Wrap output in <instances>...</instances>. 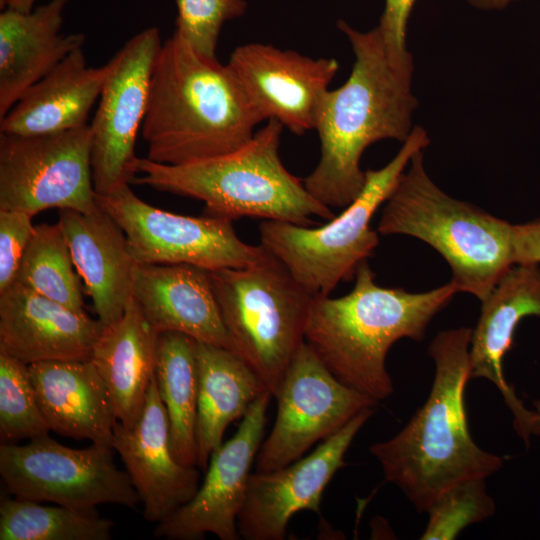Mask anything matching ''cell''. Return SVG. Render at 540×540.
I'll list each match as a JSON object with an SVG mask.
<instances>
[{
  "mask_svg": "<svg viewBox=\"0 0 540 540\" xmlns=\"http://www.w3.org/2000/svg\"><path fill=\"white\" fill-rule=\"evenodd\" d=\"M66 236L57 222L35 226L16 281L71 309L85 311L79 274Z\"/></svg>",
  "mask_w": 540,
  "mask_h": 540,
  "instance_id": "cell-29",
  "label": "cell"
},
{
  "mask_svg": "<svg viewBox=\"0 0 540 540\" xmlns=\"http://www.w3.org/2000/svg\"><path fill=\"white\" fill-rule=\"evenodd\" d=\"M158 334L132 296L123 316L104 327L93 348L90 360L109 391L117 421L124 426L135 424L144 409L155 378Z\"/></svg>",
  "mask_w": 540,
  "mask_h": 540,
  "instance_id": "cell-25",
  "label": "cell"
},
{
  "mask_svg": "<svg viewBox=\"0 0 540 540\" xmlns=\"http://www.w3.org/2000/svg\"><path fill=\"white\" fill-rule=\"evenodd\" d=\"M133 298L157 333L179 332L232 351L210 271L191 264H140Z\"/></svg>",
  "mask_w": 540,
  "mask_h": 540,
  "instance_id": "cell-20",
  "label": "cell"
},
{
  "mask_svg": "<svg viewBox=\"0 0 540 540\" xmlns=\"http://www.w3.org/2000/svg\"><path fill=\"white\" fill-rule=\"evenodd\" d=\"M232 351L276 398L305 341L313 296L271 254L247 268L210 271Z\"/></svg>",
  "mask_w": 540,
  "mask_h": 540,
  "instance_id": "cell-8",
  "label": "cell"
},
{
  "mask_svg": "<svg viewBox=\"0 0 540 540\" xmlns=\"http://www.w3.org/2000/svg\"><path fill=\"white\" fill-rule=\"evenodd\" d=\"M113 447L92 443L67 447L48 434L25 445L0 446V475L14 497L77 509L118 504L134 509L140 502L130 477L113 460Z\"/></svg>",
  "mask_w": 540,
  "mask_h": 540,
  "instance_id": "cell-9",
  "label": "cell"
},
{
  "mask_svg": "<svg viewBox=\"0 0 540 540\" xmlns=\"http://www.w3.org/2000/svg\"><path fill=\"white\" fill-rule=\"evenodd\" d=\"M195 352L197 467L206 470L212 453L222 445L226 428L243 417L255 399L268 390L233 351L196 341Z\"/></svg>",
  "mask_w": 540,
  "mask_h": 540,
  "instance_id": "cell-26",
  "label": "cell"
},
{
  "mask_svg": "<svg viewBox=\"0 0 540 540\" xmlns=\"http://www.w3.org/2000/svg\"><path fill=\"white\" fill-rule=\"evenodd\" d=\"M176 29L198 54L216 58V47L225 22L243 16L246 0H175Z\"/></svg>",
  "mask_w": 540,
  "mask_h": 540,
  "instance_id": "cell-32",
  "label": "cell"
},
{
  "mask_svg": "<svg viewBox=\"0 0 540 540\" xmlns=\"http://www.w3.org/2000/svg\"><path fill=\"white\" fill-rule=\"evenodd\" d=\"M422 540H451L468 525L481 522L495 512L485 479H473L450 488L433 503Z\"/></svg>",
  "mask_w": 540,
  "mask_h": 540,
  "instance_id": "cell-31",
  "label": "cell"
},
{
  "mask_svg": "<svg viewBox=\"0 0 540 540\" xmlns=\"http://www.w3.org/2000/svg\"><path fill=\"white\" fill-rule=\"evenodd\" d=\"M114 523L96 509L2 498L0 540H109Z\"/></svg>",
  "mask_w": 540,
  "mask_h": 540,
  "instance_id": "cell-28",
  "label": "cell"
},
{
  "mask_svg": "<svg viewBox=\"0 0 540 540\" xmlns=\"http://www.w3.org/2000/svg\"><path fill=\"white\" fill-rule=\"evenodd\" d=\"M162 46L159 29L145 28L106 63L107 75L91 128V169L97 195L133 183L136 137L145 118L151 77Z\"/></svg>",
  "mask_w": 540,
  "mask_h": 540,
  "instance_id": "cell-12",
  "label": "cell"
},
{
  "mask_svg": "<svg viewBox=\"0 0 540 540\" xmlns=\"http://www.w3.org/2000/svg\"><path fill=\"white\" fill-rule=\"evenodd\" d=\"M267 121L249 142L229 153L179 165L139 158L141 176L133 183L201 200L204 215L230 221L254 217L311 227L315 217L333 219L332 209L285 168L279 155L284 127Z\"/></svg>",
  "mask_w": 540,
  "mask_h": 540,
  "instance_id": "cell-5",
  "label": "cell"
},
{
  "mask_svg": "<svg viewBox=\"0 0 540 540\" xmlns=\"http://www.w3.org/2000/svg\"><path fill=\"white\" fill-rule=\"evenodd\" d=\"M196 340L179 332L158 334L155 378L169 421L176 460L197 466L196 420L198 373Z\"/></svg>",
  "mask_w": 540,
  "mask_h": 540,
  "instance_id": "cell-27",
  "label": "cell"
},
{
  "mask_svg": "<svg viewBox=\"0 0 540 540\" xmlns=\"http://www.w3.org/2000/svg\"><path fill=\"white\" fill-rule=\"evenodd\" d=\"M107 70V64L89 66L83 48L73 51L32 85L0 119V132L31 136L87 125Z\"/></svg>",
  "mask_w": 540,
  "mask_h": 540,
  "instance_id": "cell-24",
  "label": "cell"
},
{
  "mask_svg": "<svg viewBox=\"0 0 540 540\" xmlns=\"http://www.w3.org/2000/svg\"><path fill=\"white\" fill-rule=\"evenodd\" d=\"M373 414L374 408L364 410L304 458L273 471L251 473L237 519L240 538L282 540L294 514L301 510L319 514L325 488L346 465L347 450Z\"/></svg>",
  "mask_w": 540,
  "mask_h": 540,
  "instance_id": "cell-15",
  "label": "cell"
},
{
  "mask_svg": "<svg viewBox=\"0 0 540 540\" xmlns=\"http://www.w3.org/2000/svg\"><path fill=\"white\" fill-rule=\"evenodd\" d=\"M227 65L263 120L274 119L295 135L315 129L323 96L339 70L334 58L264 43L238 46Z\"/></svg>",
  "mask_w": 540,
  "mask_h": 540,
  "instance_id": "cell-16",
  "label": "cell"
},
{
  "mask_svg": "<svg viewBox=\"0 0 540 540\" xmlns=\"http://www.w3.org/2000/svg\"><path fill=\"white\" fill-rule=\"evenodd\" d=\"M513 259L515 264L540 263V219L513 225Z\"/></svg>",
  "mask_w": 540,
  "mask_h": 540,
  "instance_id": "cell-35",
  "label": "cell"
},
{
  "mask_svg": "<svg viewBox=\"0 0 540 540\" xmlns=\"http://www.w3.org/2000/svg\"><path fill=\"white\" fill-rule=\"evenodd\" d=\"M104 327L17 281L0 292V351L28 365L89 360Z\"/></svg>",
  "mask_w": 540,
  "mask_h": 540,
  "instance_id": "cell-18",
  "label": "cell"
},
{
  "mask_svg": "<svg viewBox=\"0 0 540 540\" xmlns=\"http://www.w3.org/2000/svg\"><path fill=\"white\" fill-rule=\"evenodd\" d=\"M481 302V313L470 340V378H485L498 388L513 413L517 433L528 443L531 410L525 408L506 381L503 360L512 348L521 320L540 317L539 264L513 265Z\"/></svg>",
  "mask_w": 540,
  "mask_h": 540,
  "instance_id": "cell-19",
  "label": "cell"
},
{
  "mask_svg": "<svg viewBox=\"0 0 540 540\" xmlns=\"http://www.w3.org/2000/svg\"><path fill=\"white\" fill-rule=\"evenodd\" d=\"M112 446L143 504L146 521H164L198 491L200 474L196 466L179 463L172 453L168 416L156 378L135 424L124 426L116 422Z\"/></svg>",
  "mask_w": 540,
  "mask_h": 540,
  "instance_id": "cell-17",
  "label": "cell"
},
{
  "mask_svg": "<svg viewBox=\"0 0 540 540\" xmlns=\"http://www.w3.org/2000/svg\"><path fill=\"white\" fill-rule=\"evenodd\" d=\"M534 410H531L528 430L529 434L540 435V400L534 401Z\"/></svg>",
  "mask_w": 540,
  "mask_h": 540,
  "instance_id": "cell-38",
  "label": "cell"
},
{
  "mask_svg": "<svg viewBox=\"0 0 540 540\" xmlns=\"http://www.w3.org/2000/svg\"><path fill=\"white\" fill-rule=\"evenodd\" d=\"M416 0H385V7L377 26L392 68L411 81L413 58L407 49L406 35L409 17Z\"/></svg>",
  "mask_w": 540,
  "mask_h": 540,
  "instance_id": "cell-33",
  "label": "cell"
},
{
  "mask_svg": "<svg viewBox=\"0 0 540 540\" xmlns=\"http://www.w3.org/2000/svg\"><path fill=\"white\" fill-rule=\"evenodd\" d=\"M96 200L122 228L140 264H191L212 271L247 268L271 255L262 244L243 242L230 220L156 208L141 200L129 185L108 195L96 194Z\"/></svg>",
  "mask_w": 540,
  "mask_h": 540,
  "instance_id": "cell-10",
  "label": "cell"
},
{
  "mask_svg": "<svg viewBox=\"0 0 540 540\" xmlns=\"http://www.w3.org/2000/svg\"><path fill=\"white\" fill-rule=\"evenodd\" d=\"M50 431L29 372V365L0 351L1 444L33 439Z\"/></svg>",
  "mask_w": 540,
  "mask_h": 540,
  "instance_id": "cell-30",
  "label": "cell"
},
{
  "mask_svg": "<svg viewBox=\"0 0 540 540\" xmlns=\"http://www.w3.org/2000/svg\"><path fill=\"white\" fill-rule=\"evenodd\" d=\"M58 223L97 318L104 326L115 323L133 296L137 265L124 231L101 208L93 213L61 209Z\"/></svg>",
  "mask_w": 540,
  "mask_h": 540,
  "instance_id": "cell-21",
  "label": "cell"
},
{
  "mask_svg": "<svg viewBox=\"0 0 540 540\" xmlns=\"http://www.w3.org/2000/svg\"><path fill=\"white\" fill-rule=\"evenodd\" d=\"M516 1L520 0H468L470 5L482 10H501Z\"/></svg>",
  "mask_w": 540,
  "mask_h": 540,
  "instance_id": "cell-36",
  "label": "cell"
},
{
  "mask_svg": "<svg viewBox=\"0 0 540 540\" xmlns=\"http://www.w3.org/2000/svg\"><path fill=\"white\" fill-rule=\"evenodd\" d=\"M272 397L264 391L255 399L233 437L212 453L195 496L157 524L155 537L195 540L210 533L220 540L240 539L237 519L246 498L253 461L263 442Z\"/></svg>",
  "mask_w": 540,
  "mask_h": 540,
  "instance_id": "cell-14",
  "label": "cell"
},
{
  "mask_svg": "<svg viewBox=\"0 0 540 540\" xmlns=\"http://www.w3.org/2000/svg\"><path fill=\"white\" fill-rule=\"evenodd\" d=\"M457 292L451 282L422 293L382 287L364 261L351 292L313 297L305 341L341 383L379 402L394 391L385 364L390 347L405 337L422 340Z\"/></svg>",
  "mask_w": 540,
  "mask_h": 540,
  "instance_id": "cell-4",
  "label": "cell"
},
{
  "mask_svg": "<svg viewBox=\"0 0 540 540\" xmlns=\"http://www.w3.org/2000/svg\"><path fill=\"white\" fill-rule=\"evenodd\" d=\"M69 0H50L29 12L0 13V119L36 82L73 51L85 35L61 33Z\"/></svg>",
  "mask_w": 540,
  "mask_h": 540,
  "instance_id": "cell-22",
  "label": "cell"
},
{
  "mask_svg": "<svg viewBox=\"0 0 540 540\" xmlns=\"http://www.w3.org/2000/svg\"><path fill=\"white\" fill-rule=\"evenodd\" d=\"M513 225L452 198L428 176L423 151L410 160L385 202L377 231L403 234L433 247L449 264L458 292L483 301L514 265Z\"/></svg>",
  "mask_w": 540,
  "mask_h": 540,
  "instance_id": "cell-6",
  "label": "cell"
},
{
  "mask_svg": "<svg viewBox=\"0 0 540 540\" xmlns=\"http://www.w3.org/2000/svg\"><path fill=\"white\" fill-rule=\"evenodd\" d=\"M91 142L90 124L43 135L0 132V210L98 211Z\"/></svg>",
  "mask_w": 540,
  "mask_h": 540,
  "instance_id": "cell-11",
  "label": "cell"
},
{
  "mask_svg": "<svg viewBox=\"0 0 540 540\" xmlns=\"http://www.w3.org/2000/svg\"><path fill=\"white\" fill-rule=\"evenodd\" d=\"M263 118L236 76L177 34L160 48L141 133L149 160L179 165L232 152Z\"/></svg>",
  "mask_w": 540,
  "mask_h": 540,
  "instance_id": "cell-3",
  "label": "cell"
},
{
  "mask_svg": "<svg viewBox=\"0 0 540 540\" xmlns=\"http://www.w3.org/2000/svg\"><path fill=\"white\" fill-rule=\"evenodd\" d=\"M32 216L0 210V292L16 281L23 254L33 235Z\"/></svg>",
  "mask_w": 540,
  "mask_h": 540,
  "instance_id": "cell-34",
  "label": "cell"
},
{
  "mask_svg": "<svg viewBox=\"0 0 540 540\" xmlns=\"http://www.w3.org/2000/svg\"><path fill=\"white\" fill-rule=\"evenodd\" d=\"M471 334V328L459 327L435 336L428 349L435 376L426 402L394 437L369 448L385 480L418 512H427L455 485L486 479L504 464L478 447L468 430L464 395L471 379Z\"/></svg>",
  "mask_w": 540,
  "mask_h": 540,
  "instance_id": "cell-1",
  "label": "cell"
},
{
  "mask_svg": "<svg viewBox=\"0 0 540 540\" xmlns=\"http://www.w3.org/2000/svg\"><path fill=\"white\" fill-rule=\"evenodd\" d=\"M337 28L348 39L355 61L343 85L323 96L315 124L321 157L303 180L308 192L329 208H345L360 194L363 152L380 140L403 143L417 107L411 81L390 65L377 26L362 32L340 19Z\"/></svg>",
  "mask_w": 540,
  "mask_h": 540,
  "instance_id": "cell-2",
  "label": "cell"
},
{
  "mask_svg": "<svg viewBox=\"0 0 540 540\" xmlns=\"http://www.w3.org/2000/svg\"><path fill=\"white\" fill-rule=\"evenodd\" d=\"M429 143L425 129L413 127L390 162L365 171L362 191L338 216L316 228L265 220L259 225L261 244L313 297L329 296L341 281L355 278L359 265L373 255L379 238L370 226L371 219L393 192L411 158Z\"/></svg>",
  "mask_w": 540,
  "mask_h": 540,
  "instance_id": "cell-7",
  "label": "cell"
},
{
  "mask_svg": "<svg viewBox=\"0 0 540 540\" xmlns=\"http://www.w3.org/2000/svg\"><path fill=\"white\" fill-rule=\"evenodd\" d=\"M29 372L50 431L113 447V403L90 359L38 362Z\"/></svg>",
  "mask_w": 540,
  "mask_h": 540,
  "instance_id": "cell-23",
  "label": "cell"
},
{
  "mask_svg": "<svg viewBox=\"0 0 540 540\" xmlns=\"http://www.w3.org/2000/svg\"><path fill=\"white\" fill-rule=\"evenodd\" d=\"M269 436L256 457V471L285 467L318 441L341 430L378 402L341 383L304 341L286 373Z\"/></svg>",
  "mask_w": 540,
  "mask_h": 540,
  "instance_id": "cell-13",
  "label": "cell"
},
{
  "mask_svg": "<svg viewBox=\"0 0 540 540\" xmlns=\"http://www.w3.org/2000/svg\"><path fill=\"white\" fill-rule=\"evenodd\" d=\"M37 0H0L1 10L12 9L17 11L29 12L35 7Z\"/></svg>",
  "mask_w": 540,
  "mask_h": 540,
  "instance_id": "cell-37",
  "label": "cell"
}]
</instances>
